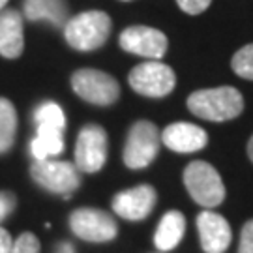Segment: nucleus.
Masks as SVG:
<instances>
[{
    "mask_svg": "<svg viewBox=\"0 0 253 253\" xmlns=\"http://www.w3.org/2000/svg\"><path fill=\"white\" fill-rule=\"evenodd\" d=\"M25 15L30 21H47L54 27L66 25V0H25Z\"/></svg>",
    "mask_w": 253,
    "mask_h": 253,
    "instance_id": "16",
    "label": "nucleus"
},
{
    "mask_svg": "<svg viewBox=\"0 0 253 253\" xmlns=\"http://www.w3.org/2000/svg\"><path fill=\"white\" fill-rule=\"evenodd\" d=\"M62 131L58 127L51 126H38V133L32 139L30 152L34 156V160H54L58 154L64 150V139Z\"/></svg>",
    "mask_w": 253,
    "mask_h": 253,
    "instance_id": "17",
    "label": "nucleus"
},
{
    "mask_svg": "<svg viewBox=\"0 0 253 253\" xmlns=\"http://www.w3.org/2000/svg\"><path fill=\"white\" fill-rule=\"evenodd\" d=\"M120 47L126 53L139 54L150 60H160L167 51V38L158 28L137 25L126 28L120 34Z\"/></svg>",
    "mask_w": 253,
    "mask_h": 253,
    "instance_id": "10",
    "label": "nucleus"
},
{
    "mask_svg": "<svg viewBox=\"0 0 253 253\" xmlns=\"http://www.w3.org/2000/svg\"><path fill=\"white\" fill-rule=\"evenodd\" d=\"M201 246L207 253H223L231 244V227L223 216L216 212H201L197 216Z\"/></svg>",
    "mask_w": 253,
    "mask_h": 253,
    "instance_id": "13",
    "label": "nucleus"
},
{
    "mask_svg": "<svg viewBox=\"0 0 253 253\" xmlns=\"http://www.w3.org/2000/svg\"><path fill=\"white\" fill-rule=\"evenodd\" d=\"M9 253H40V240L32 233H23L11 244Z\"/></svg>",
    "mask_w": 253,
    "mask_h": 253,
    "instance_id": "21",
    "label": "nucleus"
},
{
    "mask_svg": "<svg viewBox=\"0 0 253 253\" xmlns=\"http://www.w3.org/2000/svg\"><path fill=\"white\" fill-rule=\"evenodd\" d=\"M186 231V219L184 214L178 210H171L162 217L160 225L156 229L154 235V242L158 246V250L162 252H171L176 246L180 244L182 236Z\"/></svg>",
    "mask_w": 253,
    "mask_h": 253,
    "instance_id": "15",
    "label": "nucleus"
},
{
    "mask_svg": "<svg viewBox=\"0 0 253 253\" xmlns=\"http://www.w3.org/2000/svg\"><path fill=\"white\" fill-rule=\"evenodd\" d=\"M127 81L137 94H143L148 98H163L172 92L176 84V75L167 64L150 60V62L135 66L129 73Z\"/></svg>",
    "mask_w": 253,
    "mask_h": 253,
    "instance_id": "7",
    "label": "nucleus"
},
{
    "mask_svg": "<svg viewBox=\"0 0 253 253\" xmlns=\"http://www.w3.org/2000/svg\"><path fill=\"white\" fill-rule=\"evenodd\" d=\"M184 184L191 199L205 208H214L225 199V186L221 176L207 162H191L184 171Z\"/></svg>",
    "mask_w": 253,
    "mask_h": 253,
    "instance_id": "3",
    "label": "nucleus"
},
{
    "mask_svg": "<svg viewBox=\"0 0 253 253\" xmlns=\"http://www.w3.org/2000/svg\"><path fill=\"white\" fill-rule=\"evenodd\" d=\"M188 109L195 117L210 122H225L236 118L244 109L242 94L233 86H217L193 92L188 98Z\"/></svg>",
    "mask_w": 253,
    "mask_h": 253,
    "instance_id": "1",
    "label": "nucleus"
},
{
    "mask_svg": "<svg viewBox=\"0 0 253 253\" xmlns=\"http://www.w3.org/2000/svg\"><path fill=\"white\" fill-rule=\"evenodd\" d=\"M238 253H253V219H250V221L242 227Z\"/></svg>",
    "mask_w": 253,
    "mask_h": 253,
    "instance_id": "22",
    "label": "nucleus"
},
{
    "mask_svg": "<svg viewBox=\"0 0 253 253\" xmlns=\"http://www.w3.org/2000/svg\"><path fill=\"white\" fill-rule=\"evenodd\" d=\"M111 34V17L105 11L90 9L75 15L64 25L66 42L77 51H94L107 42Z\"/></svg>",
    "mask_w": 253,
    "mask_h": 253,
    "instance_id": "2",
    "label": "nucleus"
},
{
    "mask_svg": "<svg viewBox=\"0 0 253 253\" xmlns=\"http://www.w3.org/2000/svg\"><path fill=\"white\" fill-rule=\"evenodd\" d=\"M156 190L148 184H141L131 190L120 191L113 197V210L120 217L129 221H139L148 217L156 207Z\"/></svg>",
    "mask_w": 253,
    "mask_h": 253,
    "instance_id": "11",
    "label": "nucleus"
},
{
    "mask_svg": "<svg viewBox=\"0 0 253 253\" xmlns=\"http://www.w3.org/2000/svg\"><path fill=\"white\" fill-rule=\"evenodd\" d=\"M70 227L86 242H109L118 233L115 217L98 208H79L70 216Z\"/></svg>",
    "mask_w": 253,
    "mask_h": 253,
    "instance_id": "8",
    "label": "nucleus"
},
{
    "mask_svg": "<svg viewBox=\"0 0 253 253\" xmlns=\"http://www.w3.org/2000/svg\"><path fill=\"white\" fill-rule=\"evenodd\" d=\"M11 244H13V240H11L9 233L6 231V229L0 227V253H9Z\"/></svg>",
    "mask_w": 253,
    "mask_h": 253,
    "instance_id": "25",
    "label": "nucleus"
},
{
    "mask_svg": "<svg viewBox=\"0 0 253 253\" xmlns=\"http://www.w3.org/2000/svg\"><path fill=\"white\" fill-rule=\"evenodd\" d=\"M23 17L15 9L0 11V54L6 58H17L23 53Z\"/></svg>",
    "mask_w": 253,
    "mask_h": 253,
    "instance_id": "14",
    "label": "nucleus"
},
{
    "mask_svg": "<svg viewBox=\"0 0 253 253\" xmlns=\"http://www.w3.org/2000/svg\"><path fill=\"white\" fill-rule=\"evenodd\" d=\"M17 131V113L13 103L6 98H0V154L8 152Z\"/></svg>",
    "mask_w": 253,
    "mask_h": 253,
    "instance_id": "18",
    "label": "nucleus"
},
{
    "mask_svg": "<svg viewBox=\"0 0 253 253\" xmlns=\"http://www.w3.org/2000/svg\"><path fill=\"white\" fill-rule=\"evenodd\" d=\"M231 66L236 75H240L242 79L253 81V43L238 49L231 60Z\"/></svg>",
    "mask_w": 253,
    "mask_h": 253,
    "instance_id": "20",
    "label": "nucleus"
},
{
    "mask_svg": "<svg viewBox=\"0 0 253 253\" xmlns=\"http://www.w3.org/2000/svg\"><path fill=\"white\" fill-rule=\"evenodd\" d=\"M176 2H178L182 11H186L190 15H197V13H203L210 6L212 0H176Z\"/></svg>",
    "mask_w": 253,
    "mask_h": 253,
    "instance_id": "23",
    "label": "nucleus"
},
{
    "mask_svg": "<svg viewBox=\"0 0 253 253\" xmlns=\"http://www.w3.org/2000/svg\"><path fill=\"white\" fill-rule=\"evenodd\" d=\"M162 141L167 148L178 154H191L203 150L208 143V135L203 127L190 122H174L163 129Z\"/></svg>",
    "mask_w": 253,
    "mask_h": 253,
    "instance_id": "12",
    "label": "nucleus"
},
{
    "mask_svg": "<svg viewBox=\"0 0 253 253\" xmlns=\"http://www.w3.org/2000/svg\"><path fill=\"white\" fill-rule=\"evenodd\" d=\"M72 86L81 100L92 105L107 107L120 96V86L115 77L100 70H79L72 75Z\"/></svg>",
    "mask_w": 253,
    "mask_h": 253,
    "instance_id": "5",
    "label": "nucleus"
},
{
    "mask_svg": "<svg viewBox=\"0 0 253 253\" xmlns=\"http://www.w3.org/2000/svg\"><path fill=\"white\" fill-rule=\"evenodd\" d=\"M58 253H73V248L70 244H60L58 246Z\"/></svg>",
    "mask_w": 253,
    "mask_h": 253,
    "instance_id": "26",
    "label": "nucleus"
},
{
    "mask_svg": "<svg viewBox=\"0 0 253 253\" xmlns=\"http://www.w3.org/2000/svg\"><path fill=\"white\" fill-rule=\"evenodd\" d=\"M160 150L158 127L148 120L135 122L127 133L124 146V163L129 169H145L156 160Z\"/></svg>",
    "mask_w": 253,
    "mask_h": 253,
    "instance_id": "6",
    "label": "nucleus"
},
{
    "mask_svg": "<svg viewBox=\"0 0 253 253\" xmlns=\"http://www.w3.org/2000/svg\"><path fill=\"white\" fill-rule=\"evenodd\" d=\"M15 203H17V199L11 191H0V223L13 212Z\"/></svg>",
    "mask_w": 253,
    "mask_h": 253,
    "instance_id": "24",
    "label": "nucleus"
},
{
    "mask_svg": "<svg viewBox=\"0 0 253 253\" xmlns=\"http://www.w3.org/2000/svg\"><path fill=\"white\" fill-rule=\"evenodd\" d=\"M30 174L38 186L51 193H58L64 197H70L81 184V174L77 165L56 160H40L32 163Z\"/></svg>",
    "mask_w": 253,
    "mask_h": 253,
    "instance_id": "4",
    "label": "nucleus"
},
{
    "mask_svg": "<svg viewBox=\"0 0 253 253\" xmlns=\"http://www.w3.org/2000/svg\"><path fill=\"white\" fill-rule=\"evenodd\" d=\"M248 154H250V160L253 162V137L250 139V143H248Z\"/></svg>",
    "mask_w": 253,
    "mask_h": 253,
    "instance_id": "27",
    "label": "nucleus"
},
{
    "mask_svg": "<svg viewBox=\"0 0 253 253\" xmlns=\"http://www.w3.org/2000/svg\"><path fill=\"white\" fill-rule=\"evenodd\" d=\"M107 162V133L98 124L79 131L75 145V165L83 172H98Z\"/></svg>",
    "mask_w": 253,
    "mask_h": 253,
    "instance_id": "9",
    "label": "nucleus"
},
{
    "mask_svg": "<svg viewBox=\"0 0 253 253\" xmlns=\"http://www.w3.org/2000/svg\"><path fill=\"white\" fill-rule=\"evenodd\" d=\"M34 120H36L38 126H51L58 127V129L66 127V117H64L62 109L53 101L42 103L34 113Z\"/></svg>",
    "mask_w": 253,
    "mask_h": 253,
    "instance_id": "19",
    "label": "nucleus"
},
{
    "mask_svg": "<svg viewBox=\"0 0 253 253\" xmlns=\"http://www.w3.org/2000/svg\"><path fill=\"white\" fill-rule=\"evenodd\" d=\"M6 2H8V0H0V9L6 6Z\"/></svg>",
    "mask_w": 253,
    "mask_h": 253,
    "instance_id": "28",
    "label": "nucleus"
}]
</instances>
